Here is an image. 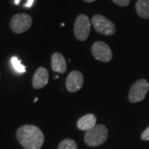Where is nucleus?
<instances>
[{"mask_svg":"<svg viewBox=\"0 0 149 149\" xmlns=\"http://www.w3.org/2000/svg\"><path fill=\"white\" fill-rule=\"evenodd\" d=\"M16 138L25 149H40L45 138L40 128L31 124L23 125L17 130Z\"/></svg>","mask_w":149,"mask_h":149,"instance_id":"f257e3e1","label":"nucleus"},{"mask_svg":"<svg viewBox=\"0 0 149 149\" xmlns=\"http://www.w3.org/2000/svg\"><path fill=\"white\" fill-rule=\"evenodd\" d=\"M108 139V129L103 124L95 125L85 135V142L90 147H98L106 142Z\"/></svg>","mask_w":149,"mask_h":149,"instance_id":"f03ea898","label":"nucleus"},{"mask_svg":"<svg viewBox=\"0 0 149 149\" xmlns=\"http://www.w3.org/2000/svg\"><path fill=\"white\" fill-rule=\"evenodd\" d=\"M149 90V84L145 79L137 80L131 87L128 94V100L131 103L141 102L145 99Z\"/></svg>","mask_w":149,"mask_h":149,"instance_id":"7ed1b4c3","label":"nucleus"},{"mask_svg":"<svg viewBox=\"0 0 149 149\" xmlns=\"http://www.w3.org/2000/svg\"><path fill=\"white\" fill-rule=\"evenodd\" d=\"M91 32V21L85 14H80L77 17L74 22V33L77 40L84 42L87 40Z\"/></svg>","mask_w":149,"mask_h":149,"instance_id":"20e7f679","label":"nucleus"},{"mask_svg":"<svg viewBox=\"0 0 149 149\" xmlns=\"http://www.w3.org/2000/svg\"><path fill=\"white\" fill-rule=\"evenodd\" d=\"M91 22L95 31L105 36L113 35L116 32L115 25L103 15H95L92 17Z\"/></svg>","mask_w":149,"mask_h":149,"instance_id":"39448f33","label":"nucleus"},{"mask_svg":"<svg viewBox=\"0 0 149 149\" xmlns=\"http://www.w3.org/2000/svg\"><path fill=\"white\" fill-rule=\"evenodd\" d=\"M32 24V18L27 13H17L12 17L10 27L13 32L20 34L27 31Z\"/></svg>","mask_w":149,"mask_h":149,"instance_id":"423d86ee","label":"nucleus"},{"mask_svg":"<svg viewBox=\"0 0 149 149\" xmlns=\"http://www.w3.org/2000/svg\"><path fill=\"white\" fill-rule=\"evenodd\" d=\"M91 52L94 57L102 62H109L113 57L110 47L103 42H96L91 47Z\"/></svg>","mask_w":149,"mask_h":149,"instance_id":"0eeeda50","label":"nucleus"},{"mask_svg":"<svg viewBox=\"0 0 149 149\" xmlns=\"http://www.w3.org/2000/svg\"><path fill=\"white\" fill-rule=\"evenodd\" d=\"M84 84V77L81 72L74 70L71 71L66 78L65 85L69 92L74 93L80 91Z\"/></svg>","mask_w":149,"mask_h":149,"instance_id":"6e6552de","label":"nucleus"},{"mask_svg":"<svg viewBox=\"0 0 149 149\" xmlns=\"http://www.w3.org/2000/svg\"><path fill=\"white\" fill-rule=\"evenodd\" d=\"M49 80V74L47 70L44 67H39L36 70L32 79V86L34 89H42L47 85Z\"/></svg>","mask_w":149,"mask_h":149,"instance_id":"1a4fd4ad","label":"nucleus"},{"mask_svg":"<svg viewBox=\"0 0 149 149\" xmlns=\"http://www.w3.org/2000/svg\"><path fill=\"white\" fill-rule=\"evenodd\" d=\"M52 69L53 71L63 74L66 71L67 64L63 55L59 52H56L52 56Z\"/></svg>","mask_w":149,"mask_h":149,"instance_id":"9d476101","label":"nucleus"},{"mask_svg":"<svg viewBox=\"0 0 149 149\" xmlns=\"http://www.w3.org/2000/svg\"><path fill=\"white\" fill-rule=\"evenodd\" d=\"M96 125V117L94 114H86L81 117L77 122V127L82 131H89Z\"/></svg>","mask_w":149,"mask_h":149,"instance_id":"9b49d317","label":"nucleus"},{"mask_svg":"<svg viewBox=\"0 0 149 149\" xmlns=\"http://www.w3.org/2000/svg\"><path fill=\"white\" fill-rule=\"evenodd\" d=\"M135 8L140 17L149 19V0H138Z\"/></svg>","mask_w":149,"mask_h":149,"instance_id":"f8f14e48","label":"nucleus"},{"mask_svg":"<svg viewBox=\"0 0 149 149\" xmlns=\"http://www.w3.org/2000/svg\"><path fill=\"white\" fill-rule=\"evenodd\" d=\"M11 63H12V65H13L14 70L16 72H17V73L22 74V73H25L26 72V67H25V65H23L22 64L21 61L17 58V56L12 57V59H11Z\"/></svg>","mask_w":149,"mask_h":149,"instance_id":"ddd939ff","label":"nucleus"},{"mask_svg":"<svg viewBox=\"0 0 149 149\" xmlns=\"http://www.w3.org/2000/svg\"><path fill=\"white\" fill-rule=\"evenodd\" d=\"M58 149H78L76 143L72 139H64L58 145Z\"/></svg>","mask_w":149,"mask_h":149,"instance_id":"4468645a","label":"nucleus"},{"mask_svg":"<svg viewBox=\"0 0 149 149\" xmlns=\"http://www.w3.org/2000/svg\"><path fill=\"white\" fill-rule=\"evenodd\" d=\"M114 3L121 7H126L130 3V0H112Z\"/></svg>","mask_w":149,"mask_h":149,"instance_id":"2eb2a0df","label":"nucleus"},{"mask_svg":"<svg viewBox=\"0 0 149 149\" xmlns=\"http://www.w3.org/2000/svg\"><path fill=\"white\" fill-rule=\"evenodd\" d=\"M141 139L143 141H149V127H148L143 132L141 135Z\"/></svg>","mask_w":149,"mask_h":149,"instance_id":"dca6fc26","label":"nucleus"},{"mask_svg":"<svg viewBox=\"0 0 149 149\" xmlns=\"http://www.w3.org/2000/svg\"><path fill=\"white\" fill-rule=\"evenodd\" d=\"M34 1H35V0H27V3L24 6H25L26 8H31L32 6V4H33V3H34Z\"/></svg>","mask_w":149,"mask_h":149,"instance_id":"f3484780","label":"nucleus"},{"mask_svg":"<svg viewBox=\"0 0 149 149\" xmlns=\"http://www.w3.org/2000/svg\"><path fill=\"white\" fill-rule=\"evenodd\" d=\"M20 1H21V0H14V3H15L16 5H18L19 3H20Z\"/></svg>","mask_w":149,"mask_h":149,"instance_id":"a211bd4d","label":"nucleus"},{"mask_svg":"<svg viewBox=\"0 0 149 149\" xmlns=\"http://www.w3.org/2000/svg\"><path fill=\"white\" fill-rule=\"evenodd\" d=\"M83 1H85V3H92V2H94L95 0H83Z\"/></svg>","mask_w":149,"mask_h":149,"instance_id":"6ab92c4d","label":"nucleus"},{"mask_svg":"<svg viewBox=\"0 0 149 149\" xmlns=\"http://www.w3.org/2000/svg\"><path fill=\"white\" fill-rule=\"evenodd\" d=\"M37 100H38V98H36V99H35V100H34V102H37Z\"/></svg>","mask_w":149,"mask_h":149,"instance_id":"aec40b11","label":"nucleus"}]
</instances>
